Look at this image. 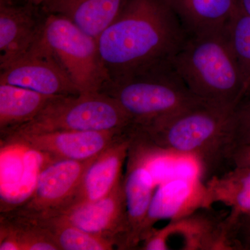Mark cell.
<instances>
[{
	"label": "cell",
	"instance_id": "1",
	"mask_svg": "<svg viewBox=\"0 0 250 250\" xmlns=\"http://www.w3.org/2000/svg\"><path fill=\"white\" fill-rule=\"evenodd\" d=\"M188 36L166 0H129L98 39L108 83L170 61Z\"/></svg>",
	"mask_w": 250,
	"mask_h": 250
},
{
	"label": "cell",
	"instance_id": "2",
	"mask_svg": "<svg viewBox=\"0 0 250 250\" xmlns=\"http://www.w3.org/2000/svg\"><path fill=\"white\" fill-rule=\"evenodd\" d=\"M236 108L202 104L153 124L137 126L171 158H191L200 176L208 179L224 164H231Z\"/></svg>",
	"mask_w": 250,
	"mask_h": 250
},
{
	"label": "cell",
	"instance_id": "3",
	"mask_svg": "<svg viewBox=\"0 0 250 250\" xmlns=\"http://www.w3.org/2000/svg\"><path fill=\"white\" fill-rule=\"evenodd\" d=\"M170 62L205 103L236 108L241 103L243 77L225 30L188 35Z\"/></svg>",
	"mask_w": 250,
	"mask_h": 250
},
{
	"label": "cell",
	"instance_id": "4",
	"mask_svg": "<svg viewBox=\"0 0 250 250\" xmlns=\"http://www.w3.org/2000/svg\"><path fill=\"white\" fill-rule=\"evenodd\" d=\"M102 92L114 98L139 126L206 103L191 93L170 61L109 82Z\"/></svg>",
	"mask_w": 250,
	"mask_h": 250
},
{
	"label": "cell",
	"instance_id": "5",
	"mask_svg": "<svg viewBox=\"0 0 250 250\" xmlns=\"http://www.w3.org/2000/svg\"><path fill=\"white\" fill-rule=\"evenodd\" d=\"M132 124L114 98L103 92L57 96L30 122L6 134L52 131H123Z\"/></svg>",
	"mask_w": 250,
	"mask_h": 250
},
{
	"label": "cell",
	"instance_id": "6",
	"mask_svg": "<svg viewBox=\"0 0 250 250\" xmlns=\"http://www.w3.org/2000/svg\"><path fill=\"white\" fill-rule=\"evenodd\" d=\"M42 39L80 93L102 91L109 82L98 39L70 20L61 15L47 14Z\"/></svg>",
	"mask_w": 250,
	"mask_h": 250
},
{
	"label": "cell",
	"instance_id": "7",
	"mask_svg": "<svg viewBox=\"0 0 250 250\" xmlns=\"http://www.w3.org/2000/svg\"><path fill=\"white\" fill-rule=\"evenodd\" d=\"M131 141L123 187L127 210L128 230L126 250L136 249L141 243L143 227L155 192V181L151 170L154 161L171 158L157 147L137 125L130 127Z\"/></svg>",
	"mask_w": 250,
	"mask_h": 250
},
{
	"label": "cell",
	"instance_id": "8",
	"mask_svg": "<svg viewBox=\"0 0 250 250\" xmlns=\"http://www.w3.org/2000/svg\"><path fill=\"white\" fill-rule=\"evenodd\" d=\"M94 159L83 161L55 159L41 170L29 198L11 212L23 216L44 217L70 207Z\"/></svg>",
	"mask_w": 250,
	"mask_h": 250
},
{
	"label": "cell",
	"instance_id": "9",
	"mask_svg": "<svg viewBox=\"0 0 250 250\" xmlns=\"http://www.w3.org/2000/svg\"><path fill=\"white\" fill-rule=\"evenodd\" d=\"M0 83L49 96L80 94L42 35L27 53L1 70Z\"/></svg>",
	"mask_w": 250,
	"mask_h": 250
},
{
	"label": "cell",
	"instance_id": "10",
	"mask_svg": "<svg viewBox=\"0 0 250 250\" xmlns=\"http://www.w3.org/2000/svg\"><path fill=\"white\" fill-rule=\"evenodd\" d=\"M48 216L57 217L86 232L108 238L116 243L118 249L126 250L129 224L123 177L103 198L72 206Z\"/></svg>",
	"mask_w": 250,
	"mask_h": 250
},
{
	"label": "cell",
	"instance_id": "11",
	"mask_svg": "<svg viewBox=\"0 0 250 250\" xmlns=\"http://www.w3.org/2000/svg\"><path fill=\"white\" fill-rule=\"evenodd\" d=\"M125 131H59L9 134L1 139L7 146H23L56 159L83 161L103 152Z\"/></svg>",
	"mask_w": 250,
	"mask_h": 250
},
{
	"label": "cell",
	"instance_id": "12",
	"mask_svg": "<svg viewBox=\"0 0 250 250\" xmlns=\"http://www.w3.org/2000/svg\"><path fill=\"white\" fill-rule=\"evenodd\" d=\"M35 5L0 0V68L21 58L42 35L45 19L36 14Z\"/></svg>",
	"mask_w": 250,
	"mask_h": 250
},
{
	"label": "cell",
	"instance_id": "13",
	"mask_svg": "<svg viewBox=\"0 0 250 250\" xmlns=\"http://www.w3.org/2000/svg\"><path fill=\"white\" fill-rule=\"evenodd\" d=\"M131 125L114 142L95 157L85 170L73 202L68 207L97 201L109 194L119 183L123 178L122 167L129 152Z\"/></svg>",
	"mask_w": 250,
	"mask_h": 250
},
{
	"label": "cell",
	"instance_id": "14",
	"mask_svg": "<svg viewBox=\"0 0 250 250\" xmlns=\"http://www.w3.org/2000/svg\"><path fill=\"white\" fill-rule=\"evenodd\" d=\"M202 208H207L206 188L200 179H174L161 184L149 206L141 241L159 220L183 218Z\"/></svg>",
	"mask_w": 250,
	"mask_h": 250
},
{
	"label": "cell",
	"instance_id": "15",
	"mask_svg": "<svg viewBox=\"0 0 250 250\" xmlns=\"http://www.w3.org/2000/svg\"><path fill=\"white\" fill-rule=\"evenodd\" d=\"M227 216V215H226ZM171 236H180L184 250H234L226 217L202 208L167 224Z\"/></svg>",
	"mask_w": 250,
	"mask_h": 250
},
{
	"label": "cell",
	"instance_id": "16",
	"mask_svg": "<svg viewBox=\"0 0 250 250\" xmlns=\"http://www.w3.org/2000/svg\"><path fill=\"white\" fill-rule=\"evenodd\" d=\"M129 0H46L42 10L58 14L98 39L122 12Z\"/></svg>",
	"mask_w": 250,
	"mask_h": 250
},
{
	"label": "cell",
	"instance_id": "17",
	"mask_svg": "<svg viewBox=\"0 0 250 250\" xmlns=\"http://www.w3.org/2000/svg\"><path fill=\"white\" fill-rule=\"evenodd\" d=\"M188 35L225 30L238 0H166Z\"/></svg>",
	"mask_w": 250,
	"mask_h": 250
},
{
	"label": "cell",
	"instance_id": "18",
	"mask_svg": "<svg viewBox=\"0 0 250 250\" xmlns=\"http://www.w3.org/2000/svg\"><path fill=\"white\" fill-rule=\"evenodd\" d=\"M207 208L222 203L231 210L227 220L250 215V166H235L231 170L215 174L205 182Z\"/></svg>",
	"mask_w": 250,
	"mask_h": 250
},
{
	"label": "cell",
	"instance_id": "19",
	"mask_svg": "<svg viewBox=\"0 0 250 250\" xmlns=\"http://www.w3.org/2000/svg\"><path fill=\"white\" fill-rule=\"evenodd\" d=\"M55 97L0 83L1 136L32 121Z\"/></svg>",
	"mask_w": 250,
	"mask_h": 250
},
{
	"label": "cell",
	"instance_id": "20",
	"mask_svg": "<svg viewBox=\"0 0 250 250\" xmlns=\"http://www.w3.org/2000/svg\"><path fill=\"white\" fill-rule=\"evenodd\" d=\"M15 215L27 218L44 229L59 250H111L117 248L114 241L86 232L57 217Z\"/></svg>",
	"mask_w": 250,
	"mask_h": 250
},
{
	"label": "cell",
	"instance_id": "21",
	"mask_svg": "<svg viewBox=\"0 0 250 250\" xmlns=\"http://www.w3.org/2000/svg\"><path fill=\"white\" fill-rule=\"evenodd\" d=\"M225 32L243 77L241 103L250 98V16L238 6Z\"/></svg>",
	"mask_w": 250,
	"mask_h": 250
},
{
	"label": "cell",
	"instance_id": "22",
	"mask_svg": "<svg viewBox=\"0 0 250 250\" xmlns=\"http://www.w3.org/2000/svg\"><path fill=\"white\" fill-rule=\"evenodd\" d=\"M250 145V98L240 104L235 111V151ZM234 151V152H235Z\"/></svg>",
	"mask_w": 250,
	"mask_h": 250
},
{
	"label": "cell",
	"instance_id": "23",
	"mask_svg": "<svg viewBox=\"0 0 250 250\" xmlns=\"http://www.w3.org/2000/svg\"><path fill=\"white\" fill-rule=\"evenodd\" d=\"M228 222L233 249L250 250V215H243Z\"/></svg>",
	"mask_w": 250,
	"mask_h": 250
},
{
	"label": "cell",
	"instance_id": "24",
	"mask_svg": "<svg viewBox=\"0 0 250 250\" xmlns=\"http://www.w3.org/2000/svg\"><path fill=\"white\" fill-rule=\"evenodd\" d=\"M171 237L168 225L164 228L156 229H151L143 238V246L141 250H172L168 242Z\"/></svg>",
	"mask_w": 250,
	"mask_h": 250
},
{
	"label": "cell",
	"instance_id": "25",
	"mask_svg": "<svg viewBox=\"0 0 250 250\" xmlns=\"http://www.w3.org/2000/svg\"><path fill=\"white\" fill-rule=\"evenodd\" d=\"M231 164L235 166H250V146L237 149L233 153Z\"/></svg>",
	"mask_w": 250,
	"mask_h": 250
},
{
	"label": "cell",
	"instance_id": "26",
	"mask_svg": "<svg viewBox=\"0 0 250 250\" xmlns=\"http://www.w3.org/2000/svg\"><path fill=\"white\" fill-rule=\"evenodd\" d=\"M238 6L250 16V0H238Z\"/></svg>",
	"mask_w": 250,
	"mask_h": 250
},
{
	"label": "cell",
	"instance_id": "27",
	"mask_svg": "<svg viewBox=\"0 0 250 250\" xmlns=\"http://www.w3.org/2000/svg\"><path fill=\"white\" fill-rule=\"evenodd\" d=\"M27 2L31 3V4L35 5V6H42V4L46 1V0H24Z\"/></svg>",
	"mask_w": 250,
	"mask_h": 250
},
{
	"label": "cell",
	"instance_id": "28",
	"mask_svg": "<svg viewBox=\"0 0 250 250\" xmlns=\"http://www.w3.org/2000/svg\"><path fill=\"white\" fill-rule=\"evenodd\" d=\"M250 146V145H249V146Z\"/></svg>",
	"mask_w": 250,
	"mask_h": 250
}]
</instances>
